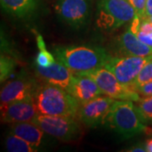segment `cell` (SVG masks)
<instances>
[{
	"instance_id": "obj_22",
	"label": "cell",
	"mask_w": 152,
	"mask_h": 152,
	"mask_svg": "<svg viewBox=\"0 0 152 152\" xmlns=\"http://www.w3.org/2000/svg\"><path fill=\"white\" fill-rule=\"evenodd\" d=\"M152 81V58L149 60L146 64L142 68L141 71L138 75L134 85L132 86V89L135 91L137 87L140 86L147 82Z\"/></svg>"
},
{
	"instance_id": "obj_29",
	"label": "cell",
	"mask_w": 152,
	"mask_h": 152,
	"mask_svg": "<svg viewBox=\"0 0 152 152\" xmlns=\"http://www.w3.org/2000/svg\"><path fill=\"white\" fill-rule=\"evenodd\" d=\"M151 133H152V131H151Z\"/></svg>"
},
{
	"instance_id": "obj_28",
	"label": "cell",
	"mask_w": 152,
	"mask_h": 152,
	"mask_svg": "<svg viewBox=\"0 0 152 152\" xmlns=\"http://www.w3.org/2000/svg\"><path fill=\"white\" fill-rule=\"evenodd\" d=\"M147 19H148V20H150V21H151V24H152V16H151V17H148V18H147Z\"/></svg>"
},
{
	"instance_id": "obj_3",
	"label": "cell",
	"mask_w": 152,
	"mask_h": 152,
	"mask_svg": "<svg viewBox=\"0 0 152 152\" xmlns=\"http://www.w3.org/2000/svg\"><path fill=\"white\" fill-rule=\"evenodd\" d=\"M102 124L126 139L131 138L146 130L133 101L116 100L107 114Z\"/></svg>"
},
{
	"instance_id": "obj_18",
	"label": "cell",
	"mask_w": 152,
	"mask_h": 152,
	"mask_svg": "<svg viewBox=\"0 0 152 152\" xmlns=\"http://www.w3.org/2000/svg\"><path fill=\"white\" fill-rule=\"evenodd\" d=\"M5 147L10 152H36L37 148L31 145L22 138L10 133L5 140Z\"/></svg>"
},
{
	"instance_id": "obj_7",
	"label": "cell",
	"mask_w": 152,
	"mask_h": 152,
	"mask_svg": "<svg viewBox=\"0 0 152 152\" xmlns=\"http://www.w3.org/2000/svg\"><path fill=\"white\" fill-rule=\"evenodd\" d=\"M151 58L152 55L110 57L104 67L112 72L123 85L132 88L142 68Z\"/></svg>"
},
{
	"instance_id": "obj_10",
	"label": "cell",
	"mask_w": 152,
	"mask_h": 152,
	"mask_svg": "<svg viewBox=\"0 0 152 152\" xmlns=\"http://www.w3.org/2000/svg\"><path fill=\"white\" fill-rule=\"evenodd\" d=\"M38 114L34 97L1 104L2 120L9 124L31 122Z\"/></svg>"
},
{
	"instance_id": "obj_4",
	"label": "cell",
	"mask_w": 152,
	"mask_h": 152,
	"mask_svg": "<svg viewBox=\"0 0 152 152\" xmlns=\"http://www.w3.org/2000/svg\"><path fill=\"white\" fill-rule=\"evenodd\" d=\"M137 16L129 0H99L96 23L105 31L117 30Z\"/></svg>"
},
{
	"instance_id": "obj_20",
	"label": "cell",
	"mask_w": 152,
	"mask_h": 152,
	"mask_svg": "<svg viewBox=\"0 0 152 152\" xmlns=\"http://www.w3.org/2000/svg\"><path fill=\"white\" fill-rule=\"evenodd\" d=\"M135 102L143 123L145 124H152V96H143Z\"/></svg>"
},
{
	"instance_id": "obj_14",
	"label": "cell",
	"mask_w": 152,
	"mask_h": 152,
	"mask_svg": "<svg viewBox=\"0 0 152 152\" xmlns=\"http://www.w3.org/2000/svg\"><path fill=\"white\" fill-rule=\"evenodd\" d=\"M118 48L125 56L145 57L152 55V48L142 42L129 27L118 38Z\"/></svg>"
},
{
	"instance_id": "obj_9",
	"label": "cell",
	"mask_w": 152,
	"mask_h": 152,
	"mask_svg": "<svg viewBox=\"0 0 152 152\" xmlns=\"http://www.w3.org/2000/svg\"><path fill=\"white\" fill-rule=\"evenodd\" d=\"M116 100L109 96H100L80 106L79 118L88 127H96L103 121Z\"/></svg>"
},
{
	"instance_id": "obj_1",
	"label": "cell",
	"mask_w": 152,
	"mask_h": 152,
	"mask_svg": "<svg viewBox=\"0 0 152 152\" xmlns=\"http://www.w3.org/2000/svg\"><path fill=\"white\" fill-rule=\"evenodd\" d=\"M57 61L69 68L74 75H83L104 67L110 55L105 49L88 46H66L53 49Z\"/></svg>"
},
{
	"instance_id": "obj_5",
	"label": "cell",
	"mask_w": 152,
	"mask_h": 152,
	"mask_svg": "<svg viewBox=\"0 0 152 152\" xmlns=\"http://www.w3.org/2000/svg\"><path fill=\"white\" fill-rule=\"evenodd\" d=\"M32 122L38 125L46 134L62 141L74 140L80 134V124L76 118L74 117L38 113Z\"/></svg>"
},
{
	"instance_id": "obj_21",
	"label": "cell",
	"mask_w": 152,
	"mask_h": 152,
	"mask_svg": "<svg viewBox=\"0 0 152 152\" xmlns=\"http://www.w3.org/2000/svg\"><path fill=\"white\" fill-rule=\"evenodd\" d=\"M16 67V62L10 57L1 54L0 58V80L1 83L10 78Z\"/></svg>"
},
{
	"instance_id": "obj_24",
	"label": "cell",
	"mask_w": 152,
	"mask_h": 152,
	"mask_svg": "<svg viewBox=\"0 0 152 152\" xmlns=\"http://www.w3.org/2000/svg\"><path fill=\"white\" fill-rule=\"evenodd\" d=\"M135 91L143 96H152V81L147 82L140 86L137 87Z\"/></svg>"
},
{
	"instance_id": "obj_13",
	"label": "cell",
	"mask_w": 152,
	"mask_h": 152,
	"mask_svg": "<svg viewBox=\"0 0 152 152\" xmlns=\"http://www.w3.org/2000/svg\"><path fill=\"white\" fill-rule=\"evenodd\" d=\"M69 93L80 102V106L103 95L96 81L86 75H74Z\"/></svg>"
},
{
	"instance_id": "obj_16",
	"label": "cell",
	"mask_w": 152,
	"mask_h": 152,
	"mask_svg": "<svg viewBox=\"0 0 152 152\" xmlns=\"http://www.w3.org/2000/svg\"><path fill=\"white\" fill-rule=\"evenodd\" d=\"M3 10L17 18L31 16L37 10L39 0H0Z\"/></svg>"
},
{
	"instance_id": "obj_23",
	"label": "cell",
	"mask_w": 152,
	"mask_h": 152,
	"mask_svg": "<svg viewBox=\"0 0 152 152\" xmlns=\"http://www.w3.org/2000/svg\"><path fill=\"white\" fill-rule=\"evenodd\" d=\"M132 6L134 8L137 15L140 19H145V4L147 0H129Z\"/></svg>"
},
{
	"instance_id": "obj_15",
	"label": "cell",
	"mask_w": 152,
	"mask_h": 152,
	"mask_svg": "<svg viewBox=\"0 0 152 152\" xmlns=\"http://www.w3.org/2000/svg\"><path fill=\"white\" fill-rule=\"evenodd\" d=\"M10 133L20 137L37 149L42 145L44 135L46 134L32 121L12 124V126L10 127Z\"/></svg>"
},
{
	"instance_id": "obj_2",
	"label": "cell",
	"mask_w": 152,
	"mask_h": 152,
	"mask_svg": "<svg viewBox=\"0 0 152 152\" xmlns=\"http://www.w3.org/2000/svg\"><path fill=\"white\" fill-rule=\"evenodd\" d=\"M38 113L77 118L80 102L67 91L53 85L38 86L34 95Z\"/></svg>"
},
{
	"instance_id": "obj_26",
	"label": "cell",
	"mask_w": 152,
	"mask_h": 152,
	"mask_svg": "<svg viewBox=\"0 0 152 152\" xmlns=\"http://www.w3.org/2000/svg\"><path fill=\"white\" fill-rule=\"evenodd\" d=\"M145 15V18L152 16V0H147L146 1Z\"/></svg>"
},
{
	"instance_id": "obj_19",
	"label": "cell",
	"mask_w": 152,
	"mask_h": 152,
	"mask_svg": "<svg viewBox=\"0 0 152 152\" xmlns=\"http://www.w3.org/2000/svg\"><path fill=\"white\" fill-rule=\"evenodd\" d=\"M36 40H37V48L39 50L37 58H36V64L42 66V67L50 66L56 61L54 55L52 54L47 49L46 43L41 34L36 32Z\"/></svg>"
},
{
	"instance_id": "obj_27",
	"label": "cell",
	"mask_w": 152,
	"mask_h": 152,
	"mask_svg": "<svg viewBox=\"0 0 152 152\" xmlns=\"http://www.w3.org/2000/svg\"><path fill=\"white\" fill-rule=\"evenodd\" d=\"M145 145L146 148V152H152V139L146 140Z\"/></svg>"
},
{
	"instance_id": "obj_11",
	"label": "cell",
	"mask_w": 152,
	"mask_h": 152,
	"mask_svg": "<svg viewBox=\"0 0 152 152\" xmlns=\"http://www.w3.org/2000/svg\"><path fill=\"white\" fill-rule=\"evenodd\" d=\"M37 82L30 78L20 76L6 83L1 89V104L10 103L30 97H34L37 90Z\"/></svg>"
},
{
	"instance_id": "obj_17",
	"label": "cell",
	"mask_w": 152,
	"mask_h": 152,
	"mask_svg": "<svg viewBox=\"0 0 152 152\" xmlns=\"http://www.w3.org/2000/svg\"><path fill=\"white\" fill-rule=\"evenodd\" d=\"M129 28L142 42L152 48V24L147 18L141 20L137 15L131 21Z\"/></svg>"
},
{
	"instance_id": "obj_8",
	"label": "cell",
	"mask_w": 152,
	"mask_h": 152,
	"mask_svg": "<svg viewBox=\"0 0 152 152\" xmlns=\"http://www.w3.org/2000/svg\"><path fill=\"white\" fill-rule=\"evenodd\" d=\"M54 10L61 21L71 27L80 28L90 18L91 0H58Z\"/></svg>"
},
{
	"instance_id": "obj_12",
	"label": "cell",
	"mask_w": 152,
	"mask_h": 152,
	"mask_svg": "<svg viewBox=\"0 0 152 152\" xmlns=\"http://www.w3.org/2000/svg\"><path fill=\"white\" fill-rule=\"evenodd\" d=\"M36 72L37 76L47 84L60 87L68 92L69 91L74 74L69 68L58 61L56 60L53 64L48 67L36 64Z\"/></svg>"
},
{
	"instance_id": "obj_6",
	"label": "cell",
	"mask_w": 152,
	"mask_h": 152,
	"mask_svg": "<svg viewBox=\"0 0 152 152\" xmlns=\"http://www.w3.org/2000/svg\"><path fill=\"white\" fill-rule=\"evenodd\" d=\"M92 78L97 84L103 95L115 100H127L137 102L140 100V94L132 89L123 85L112 72L105 67L83 74Z\"/></svg>"
},
{
	"instance_id": "obj_25",
	"label": "cell",
	"mask_w": 152,
	"mask_h": 152,
	"mask_svg": "<svg viewBox=\"0 0 152 152\" xmlns=\"http://www.w3.org/2000/svg\"><path fill=\"white\" fill-rule=\"evenodd\" d=\"M129 152H146V148L145 144H138L129 148V150H126Z\"/></svg>"
}]
</instances>
